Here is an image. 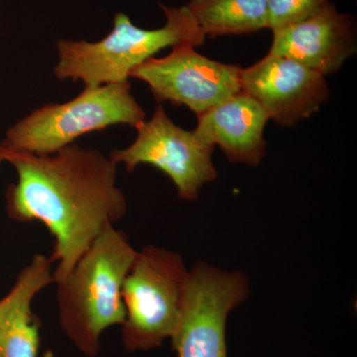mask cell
I'll return each instance as SVG.
<instances>
[{"label": "cell", "mask_w": 357, "mask_h": 357, "mask_svg": "<svg viewBox=\"0 0 357 357\" xmlns=\"http://www.w3.org/2000/svg\"><path fill=\"white\" fill-rule=\"evenodd\" d=\"M137 137L126 149H114L109 158L123 163L128 172L148 164L166 174L177 188L178 198L196 201L199 191L218 178L213 161L215 147L171 121L162 105L151 119L136 128Z\"/></svg>", "instance_id": "obj_7"}, {"label": "cell", "mask_w": 357, "mask_h": 357, "mask_svg": "<svg viewBox=\"0 0 357 357\" xmlns=\"http://www.w3.org/2000/svg\"><path fill=\"white\" fill-rule=\"evenodd\" d=\"M268 29H280L318 13L331 0H266Z\"/></svg>", "instance_id": "obj_14"}, {"label": "cell", "mask_w": 357, "mask_h": 357, "mask_svg": "<svg viewBox=\"0 0 357 357\" xmlns=\"http://www.w3.org/2000/svg\"><path fill=\"white\" fill-rule=\"evenodd\" d=\"M13 166L17 181L6 191V211L15 222H39L54 238L55 282L65 278L96 237L128 211L116 185L117 164L96 149L68 145L37 155L0 143V163Z\"/></svg>", "instance_id": "obj_1"}, {"label": "cell", "mask_w": 357, "mask_h": 357, "mask_svg": "<svg viewBox=\"0 0 357 357\" xmlns=\"http://www.w3.org/2000/svg\"><path fill=\"white\" fill-rule=\"evenodd\" d=\"M249 292L243 272L206 262L189 270L182 312L171 337L178 357H227V318L248 299Z\"/></svg>", "instance_id": "obj_6"}, {"label": "cell", "mask_w": 357, "mask_h": 357, "mask_svg": "<svg viewBox=\"0 0 357 357\" xmlns=\"http://www.w3.org/2000/svg\"><path fill=\"white\" fill-rule=\"evenodd\" d=\"M188 278L189 270L178 253L154 245L138 251L122 286L121 342L126 351H150L172 337Z\"/></svg>", "instance_id": "obj_5"}, {"label": "cell", "mask_w": 357, "mask_h": 357, "mask_svg": "<svg viewBox=\"0 0 357 357\" xmlns=\"http://www.w3.org/2000/svg\"><path fill=\"white\" fill-rule=\"evenodd\" d=\"M241 89L260 103L269 119L284 128L309 119L330 98L324 75L271 53L241 70Z\"/></svg>", "instance_id": "obj_9"}, {"label": "cell", "mask_w": 357, "mask_h": 357, "mask_svg": "<svg viewBox=\"0 0 357 357\" xmlns=\"http://www.w3.org/2000/svg\"><path fill=\"white\" fill-rule=\"evenodd\" d=\"M138 251L114 225L96 237L65 278L56 281L59 321L82 354L96 357L100 337L122 325V286Z\"/></svg>", "instance_id": "obj_2"}, {"label": "cell", "mask_w": 357, "mask_h": 357, "mask_svg": "<svg viewBox=\"0 0 357 357\" xmlns=\"http://www.w3.org/2000/svg\"><path fill=\"white\" fill-rule=\"evenodd\" d=\"M160 6L167 18L165 26L160 29L136 27L128 15L117 13L112 32L100 41L59 40L56 77L83 81L84 86L121 83L128 81L134 68L162 49L182 43L195 47L204 43L206 35L187 6Z\"/></svg>", "instance_id": "obj_3"}, {"label": "cell", "mask_w": 357, "mask_h": 357, "mask_svg": "<svg viewBox=\"0 0 357 357\" xmlns=\"http://www.w3.org/2000/svg\"><path fill=\"white\" fill-rule=\"evenodd\" d=\"M241 70L182 43L165 57L147 59L129 77L146 83L157 102L184 105L199 115L241 91Z\"/></svg>", "instance_id": "obj_8"}, {"label": "cell", "mask_w": 357, "mask_h": 357, "mask_svg": "<svg viewBox=\"0 0 357 357\" xmlns=\"http://www.w3.org/2000/svg\"><path fill=\"white\" fill-rule=\"evenodd\" d=\"M53 265L48 256L35 255L0 300V357L38 356L40 326L32 312V302L42 290L55 283Z\"/></svg>", "instance_id": "obj_12"}, {"label": "cell", "mask_w": 357, "mask_h": 357, "mask_svg": "<svg viewBox=\"0 0 357 357\" xmlns=\"http://www.w3.org/2000/svg\"><path fill=\"white\" fill-rule=\"evenodd\" d=\"M129 81L84 86L74 100L49 103L9 128L2 144L37 155L53 154L84 134L115 124L137 128L146 119Z\"/></svg>", "instance_id": "obj_4"}, {"label": "cell", "mask_w": 357, "mask_h": 357, "mask_svg": "<svg viewBox=\"0 0 357 357\" xmlns=\"http://www.w3.org/2000/svg\"><path fill=\"white\" fill-rule=\"evenodd\" d=\"M197 117L195 133L208 144L220 147L232 163L259 166L266 156L264 130L269 117L260 103L243 89Z\"/></svg>", "instance_id": "obj_11"}, {"label": "cell", "mask_w": 357, "mask_h": 357, "mask_svg": "<svg viewBox=\"0 0 357 357\" xmlns=\"http://www.w3.org/2000/svg\"><path fill=\"white\" fill-rule=\"evenodd\" d=\"M185 6L206 37L248 35L268 29L266 0H191Z\"/></svg>", "instance_id": "obj_13"}, {"label": "cell", "mask_w": 357, "mask_h": 357, "mask_svg": "<svg viewBox=\"0 0 357 357\" xmlns=\"http://www.w3.org/2000/svg\"><path fill=\"white\" fill-rule=\"evenodd\" d=\"M272 33L268 53L291 59L325 77L338 72L356 52L351 18L332 3Z\"/></svg>", "instance_id": "obj_10"}]
</instances>
